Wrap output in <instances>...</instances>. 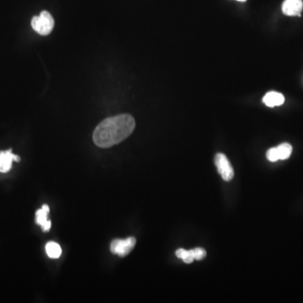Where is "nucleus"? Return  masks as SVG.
Here are the masks:
<instances>
[{
    "label": "nucleus",
    "mask_w": 303,
    "mask_h": 303,
    "mask_svg": "<svg viewBox=\"0 0 303 303\" xmlns=\"http://www.w3.org/2000/svg\"><path fill=\"white\" fill-rule=\"evenodd\" d=\"M216 164L218 173L225 181H231L234 176V168L230 162L223 154H217L215 157Z\"/></svg>",
    "instance_id": "nucleus-4"
},
{
    "label": "nucleus",
    "mask_w": 303,
    "mask_h": 303,
    "mask_svg": "<svg viewBox=\"0 0 303 303\" xmlns=\"http://www.w3.org/2000/svg\"><path fill=\"white\" fill-rule=\"evenodd\" d=\"M266 157L269 161L271 162H276L280 160L279 159L278 152H277V148L276 147H272L271 149H269L266 154Z\"/></svg>",
    "instance_id": "nucleus-13"
},
{
    "label": "nucleus",
    "mask_w": 303,
    "mask_h": 303,
    "mask_svg": "<svg viewBox=\"0 0 303 303\" xmlns=\"http://www.w3.org/2000/svg\"><path fill=\"white\" fill-rule=\"evenodd\" d=\"M302 10V0H285L282 5V12L288 16H300Z\"/></svg>",
    "instance_id": "nucleus-7"
},
{
    "label": "nucleus",
    "mask_w": 303,
    "mask_h": 303,
    "mask_svg": "<svg viewBox=\"0 0 303 303\" xmlns=\"http://www.w3.org/2000/svg\"><path fill=\"white\" fill-rule=\"evenodd\" d=\"M136 245V239L130 237L127 239H115L110 244V251L113 254H117L120 257H125L129 254L130 252L134 249Z\"/></svg>",
    "instance_id": "nucleus-3"
},
{
    "label": "nucleus",
    "mask_w": 303,
    "mask_h": 303,
    "mask_svg": "<svg viewBox=\"0 0 303 303\" xmlns=\"http://www.w3.org/2000/svg\"><path fill=\"white\" fill-rule=\"evenodd\" d=\"M54 19L48 11H43L40 15L35 16L31 20V26L35 32L42 35H48L54 28Z\"/></svg>",
    "instance_id": "nucleus-2"
},
{
    "label": "nucleus",
    "mask_w": 303,
    "mask_h": 303,
    "mask_svg": "<svg viewBox=\"0 0 303 303\" xmlns=\"http://www.w3.org/2000/svg\"><path fill=\"white\" fill-rule=\"evenodd\" d=\"M46 252L51 258H58L62 255V249L59 244L55 242H48L46 244Z\"/></svg>",
    "instance_id": "nucleus-9"
},
{
    "label": "nucleus",
    "mask_w": 303,
    "mask_h": 303,
    "mask_svg": "<svg viewBox=\"0 0 303 303\" xmlns=\"http://www.w3.org/2000/svg\"><path fill=\"white\" fill-rule=\"evenodd\" d=\"M13 161L20 162V158L13 154L12 149L0 151V172L7 173L12 168Z\"/></svg>",
    "instance_id": "nucleus-5"
},
{
    "label": "nucleus",
    "mask_w": 303,
    "mask_h": 303,
    "mask_svg": "<svg viewBox=\"0 0 303 303\" xmlns=\"http://www.w3.org/2000/svg\"><path fill=\"white\" fill-rule=\"evenodd\" d=\"M50 212V208L48 205H43L42 209H39L35 212V222L41 226L43 232H48L52 226V222L48 220V215Z\"/></svg>",
    "instance_id": "nucleus-6"
},
{
    "label": "nucleus",
    "mask_w": 303,
    "mask_h": 303,
    "mask_svg": "<svg viewBox=\"0 0 303 303\" xmlns=\"http://www.w3.org/2000/svg\"><path fill=\"white\" fill-rule=\"evenodd\" d=\"M263 102L266 105L269 107L280 106L284 104L285 102V97L281 93L271 91L264 95L263 98Z\"/></svg>",
    "instance_id": "nucleus-8"
},
{
    "label": "nucleus",
    "mask_w": 303,
    "mask_h": 303,
    "mask_svg": "<svg viewBox=\"0 0 303 303\" xmlns=\"http://www.w3.org/2000/svg\"><path fill=\"white\" fill-rule=\"evenodd\" d=\"M192 251L193 253V257L197 260H202L206 256V250L202 248H196V249H192Z\"/></svg>",
    "instance_id": "nucleus-12"
},
{
    "label": "nucleus",
    "mask_w": 303,
    "mask_h": 303,
    "mask_svg": "<svg viewBox=\"0 0 303 303\" xmlns=\"http://www.w3.org/2000/svg\"><path fill=\"white\" fill-rule=\"evenodd\" d=\"M276 148L278 152L279 159H281V160L288 159L292 153V147L289 143H282V144L279 145Z\"/></svg>",
    "instance_id": "nucleus-10"
},
{
    "label": "nucleus",
    "mask_w": 303,
    "mask_h": 303,
    "mask_svg": "<svg viewBox=\"0 0 303 303\" xmlns=\"http://www.w3.org/2000/svg\"><path fill=\"white\" fill-rule=\"evenodd\" d=\"M237 1H239V2H244V1H246V0H237Z\"/></svg>",
    "instance_id": "nucleus-14"
},
{
    "label": "nucleus",
    "mask_w": 303,
    "mask_h": 303,
    "mask_svg": "<svg viewBox=\"0 0 303 303\" xmlns=\"http://www.w3.org/2000/svg\"><path fill=\"white\" fill-rule=\"evenodd\" d=\"M177 257L181 258L184 263H191L195 260L192 253V249L191 250H185L184 249H179L175 252Z\"/></svg>",
    "instance_id": "nucleus-11"
},
{
    "label": "nucleus",
    "mask_w": 303,
    "mask_h": 303,
    "mask_svg": "<svg viewBox=\"0 0 303 303\" xmlns=\"http://www.w3.org/2000/svg\"><path fill=\"white\" fill-rule=\"evenodd\" d=\"M136 127L131 115H118L109 117L98 125L93 133L95 145L102 148L110 147L127 139Z\"/></svg>",
    "instance_id": "nucleus-1"
}]
</instances>
